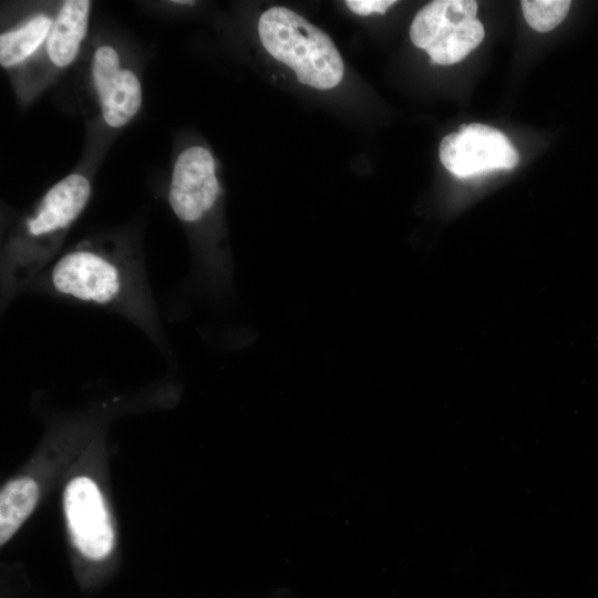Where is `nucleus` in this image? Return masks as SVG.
<instances>
[{"label": "nucleus", "mask_w": 598, "mask_h": 598, "mask_svg": "<svg viewBox=\"0 0 598 598\" xmlns=\"http://www.w3.org/2000/svg\"><path fill=\"white\" fill-rule=\"evenodd\" d=\"M29 290L112 311L137 327L161 350L166 349L142 245L128 231L78 241L61 252Z\"/></svg>", "instance_id": "obj_1"}, {"label": "nucleus", "mask_w": 598, "mask_h": 598, "mask_svg": "<svg viewBox=\"0 0 598 598\" xmlns=\"http://www.w3.org/2000/svg\"><path fill=\"white\" fill-rule=\"evenodd\" d=\"M93 193L86 172L74 171L54 183L6 236L1 247V306L30 289L58 258Z\"/></svg>", "instance_id": "obj_2"}, {"label": "nucleus", "mask_w": 598, "mask_h": 598, "mask_svg": "<svg viewBox=\"0 0 598 598\" xmlns=\"http://www.w3.org/2000/svg\"><path fill=\"white\" fill-rule=\"evenodd\" d=\"M261 44L285 63L297 80L317 90L337 86L344 72L342 58L332 40L298 13L272 7L258 21Z\"/></svg>", "instance_id": "obj_3"}, {"label": "nucleus", "mask_w": 598, "mask_h": 598, "mask_svg": "<svg viewBox=\"0 0 598 598\" xmlns=\"http://www.w3.org/2000/svg\"><path fill=\"white\" fill-rule=\"evenodd\" d=\"M92 2L63 0L51 32L35 59L11 82L17 101L30 105L82 54L89 34Z\"/></svg>", "instance_id": "obj_4"}, {"label": "nucleus", "mask_w": 598, "mask_h": 598, "mask_svg": "<svg viewBox=\"0 0 598 598\" xmlns=\"http://www.w3.org/2000/svg\"><path fill=\"white\" fill-rule=\"evenodd\" d=\"M86 49L87 82L100 121L109 130H122L143 105L140 74L111 40H95Z\"/></svg>", "instance_id": "obj_5"}, {"label": "nucleus", "mask_w": 598, "mask_h": 598, "mask_svg": "<svg viewBox=\"0 0 598 598\" xmlns=\"http://www.w3.org/2000/svg\"><path fill=\"white\" fill-rule=\"evenodd\" d=\"M477 2L473 0H435L414 17L410 38L423 49L432 62L448 65L463 60L477 48L485 31L477 19Z\"/></svg>", "instance_id": "obj_6"}, {"label": "nucleus", "mask_w": 598, "mask_h": 598, "mask_svg": "<svg viewBox=\"0 0 598 598\" xmlns=\"http://www.w3.org/2000/svg\"><path fill=\"white\" fill-rule=\"evenodd\" d=\"M221 187L217 163L210 151L189 145L175 156L169 174L167 203L192 236L202 235L218 210Z\"/></svg>", "instance_id": "obj_7"}, {"label": "nucleus", "mask_w": 598, "mask_h": 598, "mask_svg": "<svg viewBox=\"0 0 598 598\" xmlns=\"http://www.w3.org/2000/svg\"><path fill=\"white\" fill-rule=\"evenodd\" d=\"M61 1L6 6L1 13L0 65L13 82L35 59L54 24Z\"/></svg>", "instance_id": "obj_8"}, {"label": "nucleus", "mask_w": 598, "mask_h": 598, "mask_svg": "<svg viewBox=\"0 0 598 598\" xmlns=\"http://www.w3.org/2000/svg\"><path fill=\"white\" fill-rule=\"evenodd\" d=\"M440 159L453 175L466 178L495 169H513L519 156L501 131L471 123L444 136L440 144Z\"/></svg>", "instance_id": "obj_9"}, {"label": "nucleus", "mask_w": 598, "mask_h": 598, "mask_svg": "<svg viewBox=\"0 0 598 598\" xmlns=\"http://www.w3.org/2000/svg\"><path fill=\"white\" fill-rule=\"evenodd\" d=\"M63 505L78 550L93 560L105 558L112 551L114 533L97 485L86 476L71 480L64 489Z\"/></svg>", "instance_id": "obj_10"}, {"label": "nucleus", "mask_w": 598, "mask_h": 598, "mask_svg": "<svg viewBox=\"0 0 598 598\" xmlns=\"http://www.w3.org/2000/svg\"><path fill=\"white\" fill-rule=\"evenodd\" d=\"M39 486L30 477L7 483L0 493V543H7L33 512L39 499Z\"/></svg>", "instance_id": "obj_11"}, {"label": "nucleus", "mask_w": 598, "mask_h": 598, "mask_svg": "<svg viewBox=\"0 0 598 598\" xmlns=\"http://www.w3.org/2000/svg\"><path fill=\"white\" fill-rule=\"evenodd\" d=\"M569 0H523V16L535 31L547 32L556 28L566 18Z\"/></svg>", "instance_id": "obj_12"}, {"label": "nucleus", "mask_w": 598, "mask_h": 598, "mask_svg": "<svg viewBox=\"0 0 598 598\" xmlns=\"http://www.w3.org/2000/svg\"><path fill=\"white\" fill-rule=\"evenodd\" d=\"M347 7L355 14L369 16L373 12L384 13L391 6L396 3L394 0H347Z\"/></svg>", "instance_id": "obj_13"}]
</instances>
